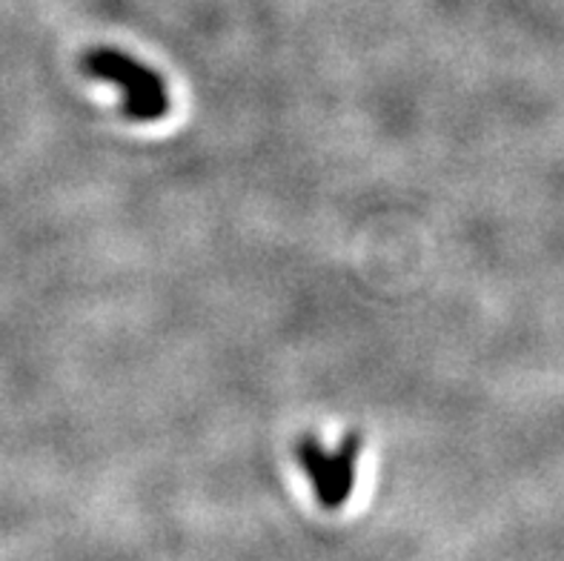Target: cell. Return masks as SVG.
<instances>
[{"label": "cell", "mask_w": 564, "mask_h": 561, "mask_svg": "<svg viewBox=\"0 0 564 561\" xmlns=\"http://www.w3.org/2000/svg\"><path fill=\"white\" fill-rule=\"evenodd\" d=\"M361 433H347L336 450L324 447L313 433L301 435L295 444L299 467L307 473L318 505L327 510H338L350 501L356 490L358 455H361Z\"/></svg>", "instance_id": "obj_2"}, {"label": "cell", "mask_w": 564, "mask_h": 561, "mask_svg": "<svg viewBox=\"0 0 564 561\" xmlns=\"http://www.w3.org/2000/svg\"><path fill=\"white\" fill-rule=\"evenodd\" d=\"M80 69L121 93V115L132 123L164 121L172 109L170 84L158 69L115 46H95L80 57Z\"/></svg>", "instance_id": "obj_1"}]
</instances>
